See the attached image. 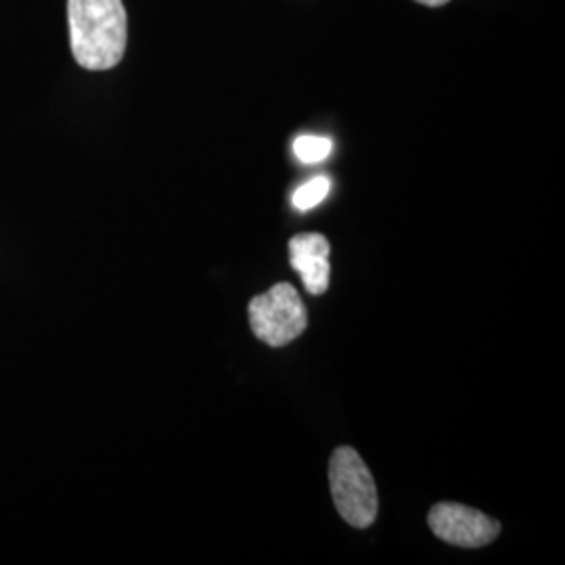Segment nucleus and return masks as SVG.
Listing matches in <instances>:
<instances>
[{"label":"nucleus","instance_id":"obj_4","mask_svg":"<svg viewBox=\"0 0 565 565\" xmlns=\"http://www.w3.org/2000/svg\"><path fill=\"white\" fill-rule=\"evenodd\" d=\"M427 524L440 541L463 548L490 545L501 534L497 520L459 503H438L429 511Z\"/></svg>","mask_w":565,"mask_h":565},{"label":"nucleus","instance_id":"obj_2","mask_svg":"<svg viewBox=\"0 0 565 565\" xmlns=\"http://www.w3.org/2000/svg\"><path fill=\"white\" fill-rule=\"evenodd\" d=\"M329 486L338 513L352 527H369L377 520V486L361 455L340 446L329 463Z\"/></svg>","mask_w":565,"mask_h":565},{"label":"nucleus","instance_id":"obj_6","mask_svg":"<svg viewBox=\"0 0 565 565\" xmlns=\"http://www.w3.org/2000/svg\"><path fill=\"white\" fill-rule=\"evenodd\" d=\"M333 151V141L327 137L302 135L294 141V153L303 163H321Z\"/></svg>","mask_w":565,"mask_h":565},{"label":"nucleus","instance_id":"obj_1","mask_svg":"<svg viewBox=\"0 0 565 565\" xmlns=\"http://www.w3.org/2000/svg\"><path fill=\"white\" fill-rule=\"evenodd\" d=\"M70 46L90 72L116 67L126 53L128 18L121 0H67Z\"/></svg>","mask_w":565,"mask_h":565},{"label":"nucleus","instance_id":"obj_5","mask_svg":"<svg viewBox=\"0 0 565 565\" xmlns=\"http://www.w3.org/2000/svg\"><path fill=\"white\" fill-rule=\"evenodd\" d=\"M331 245L324 235L303 233L289 242V263L300 273L303 287L312 296H321L329 287Z\"/></svg>","mask_w":565,"mask_h":565},{"label":"nucleus","instance_id":"obj_3","mask_svg":"<svg viewBox=\"0 0 565 565\" xmlns=\"http://www.w3.org/2000/svg\"><path fill=\"white\" fill-rule=\"evenodd\" d=\"M249 327L254 335L273 348L298 340L308 327V312L300 294L289 282L273 285L249 302Z\"/></svg>","mask_w":565,"mask_h":565},{"label":"nucleus","instance_id":"obj_7","mask_svg":"<svg viewBox=\"0 0 565 565\" xmlns=\"http://www.w3.org/2000/svg\"><path fill=\"white\" fill-rule=\"evenodd\" d=\"M329 191H331V181L327 177H315V179L303 182L300 189H296L291 203L296 210L306 212V210H312L319 203L324 202Z\"/></svg>","mask_w":565,"mask_h":565},{"label":"nucleus","instance_id":"obj_8","mask_svg":"<svg viewBox=\"0 0 565 565\" xmlns=\"http://www.w3.org/2000/svg\"><path fill=\"white\" fill-rule=\"evenodd\" d=\"M417 2H422L425 7H443V4L450 2V0H417Z\"/></svg>","mask_w":565,"mask_h":565}]
</instances>
